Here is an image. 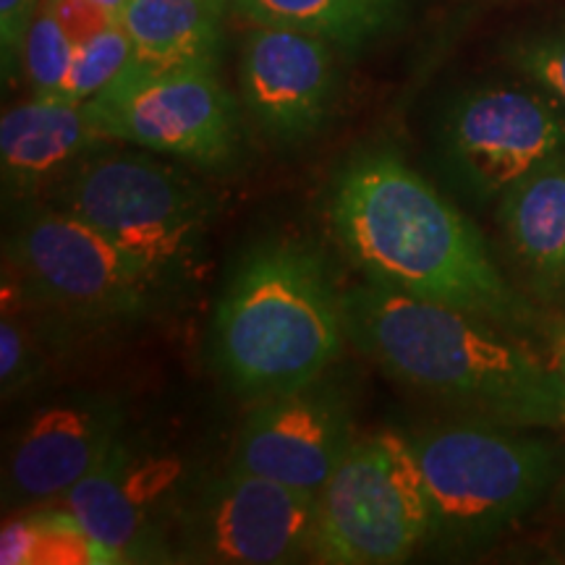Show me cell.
<instances>
[{"instance_id":"obj_1","label":"cell","mask_w":565,"mask_h":565,"mask_svg":"<svg viewBox=\"0 0 565 565\" xmlns=\"http://www.w3.org/2000/svg\"><path fill=\"white\" fill-rule=\"evenodd\" d=\"M335 238L364 278L500 328L532 322L477 225L391 150H370L338 173L330 196Z\"/></svg>"},{"instance_id":"obj_2","label":"cell","mask_w":565,"mask_h":565,"mask_svg":"<svg viewBox=\"0 0 565 565\" xmlns=\"http://www.w3.org/2000/svg\"><path fill=\"white\" fill-rule=\"evenodd\" d=\"M349 341L401 385L471 419L563 427L565 385L505 328L463 309L364 282L343 294Z\"/></svg>"},{"instance_id":"obj_3","label":"cell","mask_w":565,"mask_h":565,"mask_svg":"<svg viewBox=\"0 0 565 565\" xmlns=\"http://www.w3.org/2000/svg\"><path fill=\"white\" fill-rule=\"evenodd\" d=\"M345 338L343 294L330 267L296 242L254 246L228 280L212 322L217 372L249 401L320 380Z\"/></svg>"},{"instance_id":"obj_4","label":"cell","mask_w":565,"mask_h":565,"mask_svg":"<svg viewBox=\"0 0 565 565\" xmlns=\"http://www.w3.org/2000/svg\"><path fill=\"white\" fill-rule=\"evenodd\" d=\"M408 440L433 513L429 542L443 547H477L519 524L563 469L561 448L545 437L471 416Z\"/></svg>"},{"instance_id":"obj_5","label":"cell","mask_w":565,"mask_h":565,"mask_svg":"<svg viewBox=\"0 0 565 565\" xmlns=\"http://www.w3.org/2000/svg\"><path fill=\"white\" fill-rule=\"evenodd\" d=\"M166 286L200 273L212 202L186 173L139 152H95L47 192Z\"/></svg>"},{"instance_id":"obj_6","label":"cell","mask_w":565,"mask_h":565,"mask_svg":"<svg viewBox=\"0 0 565 565\" xmlns=\"http://www.w3.org/2000/svg\"><path fill=\"white\" fill-rule=\"evenodd\" d=\"M315 561L404 563L429 542L433 513L412 440L380 433L356 440L317 498Z\"/></svg>"},{"instance_id":"obj_7","label":"cell","mask_w":565,"mask_h":565,"mask_svg":"<svg viewBox=\"0 0 565 565\" xmlns=\"http://www.w3.org/2000/svg\"><path fill=\"white\" fill-rule=\"evenodd\" d=\"M6 263L17 288L74 320H139L168 291L121 246L53 204L19 221L6 244Z\"/></svg>"},{"instance_id":"obj_8","label":"cell","mask_w":565,"mask_h":565,"mask_svg":"<svg viewBox=\"0 0 565 565\" xmlns=\"http://www.w3.org/2000/svg\"><path fill=\"white\" fill-rule=\"evenodd\" d=\"M87 108L105 139L196 168H225L242 150V118L215 63L160 74L126 66Z\"/></svg>"},{"instance_id":"obj_9","label":"cell","mask_w":565,"mask_h":565,"mask_svg":"<svg viewBox=\"0 0 565 565\" xmlns=\"http://www.w3.org/2000/svg\"><path fill=\"white\" fill-rule=\"evenodd\" d=\"M437 145L466 194L479 204L500 202L515 183L565 152V108L526 79L477 84L445 105Z\"/></svg>"},{"instance_id":"obj_10","label":"cell","mask_w":565,"mask_h":565,"mask_svg":"<svg viewBox=\"0 0 565 565\" xmlns=\"http://www.w3.org/2000/svg\"><path fill=\"white\" fill-rule=\"evenodd\" d=\"M315 494L233 469L175 511V555L194 563L275 565L315 557Z\"/></svg>"},{"instance_id":"obj_11","label":"cell","mask_w":565,"mask_h":565,"mask_svg":"<svg viewBox=\"0 0 565 565\" xmlns=\"http://www.w3.org/2000/svg\"><path fill=\"white\" fill-rule=\"evenodd\" d=\"M353 443L345 395L315 380L257 401L238 429L233 469L320 498Z\"/></svg>"},{"instance_id":"obj_12","label":"cell","mask_w":565,"mask_h":565,"mask_svg":"<svg viewBox=\"0 0 565 565\" xmlns=\"http://www.w3.org/2000/svg\"><path fill=\"white\" fill-rule=\"evenodd\" d=\"M242 100L257 129L278 145L312 139L341 89L338 47L291 26L254 24L238 63Z\"/></svg>"},{"instance_id":"obj_13","label":"cell","mask_w":565,"mask_h":565,"mask_svg":"<svg viewBox=\"0 0 565 565\" xmlns=\"http://www.w3.org/2000/svg\"><path fill=\"white\" fill-rule=\"evenodd\" d=\"M173 463L121 437L103 463L63 494V508L110 563L166 561V524L175 492Z\"/></svg>"},{"instance_id":"obj_14","label":"cell","mask_w":565,"mask_h":565,"mask_svg":"<svg viewBox=\"0 0 565 565\" xmlns=\"http://www.w3.org/2000/svg\"><path fill=\"white\" fill-rule=\"evenodd\" d=\"M124 437V412L100 395H74L40 408L24 424L6 461V505L61 500L89 477Z\"/></svg>"},{"instance_id":"obj_15","label":"cell","mask_w":565,"mask_h":565,"mask_svg":"<svg viewBox=\"0 0 565 565\" xmlns=\"http://www.w3.org/2000/svg\"><path fill=\"white\" fill-rule=\"evenodd\" d=\"M108 141L92 121L87 103L32 95L13 105L0 118L6 196L47 194Z\"/></svg>"},{"instance_id":"obj_16","label":"cell","mask_w":565,"mask_h":565,"mask_svg":"<svg viewBox=\"0 0 565 565\" xmlns=\"http://www.w3.org/2000/svg\"><path fill=\"white\" fill-rule=\"evenodd\" d=\"M498 223L534 294L565 303V152L500 196Z\"/></svg>"},{"instance_id":"obj_17","label":"cell","mask_w":565,"mask_h":565,"mask_svg":"<svg viewBox=\"0 0 565 565\" xmlns=\"http://www.w3.org/2000/svg\"><path fill=\"white\" fill-rule=\"evenodd\" d=\"M231 0H126L121 26L131 40L129 68L145 74L215 63Z\"/></svg>"},{"instance_id":"obj_18","label":"cell","mask_w":565,"mask_h":565,"mask_svg":"<svg viewBox=\"0 0 565 565\" xmlns=\"http://www.w3.org/2000/svg\"><path fill=\"white\" fill-rule=\"evenodd\" d=\"M252 24L291 26L356 53L383 40L408 11V0H231Z\"/></svg>"},{"instance_id":"obj_19","label":"cell","mask_w":565,"mask_h":565,"mask_svg":"<svg viewBox=\"0 0 565 565\" xmlns=\"http://www.w3.org/2000/svg\"><path fill=\"white\" fill-rule=\"evenodd\" d=\"M0 563H110V557L66 508H42L38 513L17 515L3 526Z\"/></svg>"},{"instance_id":"obj_20","label":"cell","mask_w":565,"mask_h":565,"mask_svg":"<svg viewBox=\"0 0 565 565\" xmlns=\"http://www.w3.org/2000/svg\"><path fill=\"white\" fill-rule=\"evenodd\" d=\"M131 40L121 21H113L89 40L76 45L74 63L63 82L58 97L74 103H87L108 87L121 71L129 66Z\"/></svg>"},{"instance_id":"obj_21","label":"cell","mask_w":565,"mask_h":565,"mask_svg":"<svg viewBox=\"0 0 565 565\" xmlns=\"http://www.w3.org/2000/svg\"><path fill=\"white\" fill-rule=\"evenodd\" d=\"M74 53L76 42L55 17L51 0H40L24 45V76L30 82L32 95L58 97L71 63H74Z\"/></svg>"},{"instance_id":"obj_22","label":"cell","mask_w":565,"mask_h":565,"mask_svg":"<svg viewBox=\"0 0 565 565\" xmlns=\"http://www.w3.org/2000/svg\"><path fill=\"white\" fill-rule=\"evenodd\" d=\"M503 58L565 108V24L515 34L503 45Z\"/></svg>"},{"instance_id":"obj_23","label":"cell","mask_w":565,"mask_h":565,"mask_svg":"<svg viewBox=\"0 0 565 565\" xmlns=\"http://www.w3.org/2000/svg\"><path fill=\"white\" fill-rule=\"evenodd\" d=\"M38 372V345L32 343V335L24 333L17 317H11L9 309H6L3 322H0V385H3L6 398L32 385Z\"/></svg>"},{"instance_id":"obj_24","label":"cell","mask_w":565,"mask_h":565,"mask_svg":"<svg viewBox=\"0 0 565 565\" xmlns=\"http://www.w3.org/2000/svg\"><path fill=\"white\" fill-rule=\"evenodd\" d=\"M40 0H0V63L3 79L19 82L24 74V45Z\"/></svg>"},{"instance_id":"obj_25","label":"cell","mask_w":565,"mask_h":565,"mask_svg":"<svg viewBox=\"0 0 565 565\" xmlns=\"http://www.w3.org/2000/svg\"><path fill=\"white\" fill-rule=\"evenodd\" d=\"M92 3L100 6L103 11H108L113 19H118V17H121V11H124V6H126V0H92Z\"/></svg>"},{"instance_id":"obj_26","label":"cell","mask_w":565,"mask_h":565,"mask_svg":"<svg viewBox=\"0 0 565 565\" xmlns=\"http://www.w3.org/2000/svg\"><path fill=\"white\" fill-rule=\"evenodd\" d=\"M557 372H561V377H563V385H565V343H563L561 353H557Z\"/></svg>"},{"instance_id":"obj_27","label":"cell","mask_w":565,"mask_h":565,"mask_svg":"<svg viewBox=\"0 0 565 565\" xmlns=\"http://www.w3.org/2000/svg\"><path fill=\"white\" fill-rule=\"evenodd\" d=\"M561 492H563V505H565V484H563V490H561Z\"/></svg>"}]
</instances>
